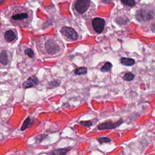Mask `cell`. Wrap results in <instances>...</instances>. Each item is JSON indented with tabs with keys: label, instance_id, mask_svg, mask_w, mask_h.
Returning a JSON list of instances; mask_svg holds the SVG:
<instances>
[{
	"label": "cell",
	"instance_id": "obj_1",
	"mask_svg": "<svg viewBox=\"0 0 155 155\" xmlns=\"http://www.w3.org/2000/svg\"><path fill=\"white\" fill-rule=\"evenodd\" d=\"M38 54L44 58H52L60 56L64 50L63 42L58 38L42 36L35 41Z\"/></svg>",
	"mask_w": 155,
	"mask_h": 155
},
{
	"label": "cell",
	"instance_id": "obj_2",
	"mask_svg": "<svg viewBox=\"0 0 155 155\" xmlns=\"http://www.w3.org/2000/svg\"><path fill=\"white\" fill-rule=\"evenodd\" d=\"M6 15L12 24L21 28H28L33 18L32 11L21 6L11 7L8 9Z\"/></svg>",
	"mask_w": 155,
	"mask_h": 155
},
{
	"label": "cell",
	"instance_id": "obj_3",
	"mask_svg": "<svg viewBox=\"0 0 155 155\" xmlns=\"http://www.w3.org/2000/svg\"><path fill=\"white\" fill-rule=\"evenodd\" d=\"M90 5V0H76L74 5L75 13L76 16L83 15L88 10Z\"/></svg>",
	"mask_w": 155,
	"mask_h": 155
},
{
	"label": "cell",
	"instance_id": "obj_4",
	"mask_svg": "<svg viewBox=\"0 0 155 155\" xmlns=\"http://www.w3.org/2000/svg\"><path fill=\"white\" fill-rule=\"evenodd\" d=\"M63 37L67 41H75L79 39L78 32L72 28L64 26L60 31Z\"/></svg>",
	"mask_w": 155,
	"mask_h": 155
},
{
	"label": "cell",
	"instance_id": "obj_5",
	"mask_svg": "<svg viewBox=\"0 0 155 155\" xmlns=\"http://www.w3.org/2000/svg\"><path fill=\"white\" fill-rule=\"evenodd\" d=\"M154 13L153 11L147 7L139 9L136 14V18L139 22L150 21L154 18Z\"/></svg>",
	"mask_w": 155,
	"mask_h": 155
},
{
	"label": "cell",
	"instance_id": "obj_6",
	"mask_svg": "<svg viewBox=\"0 0 155 155\" xmlns=\"http://www.w3.org/2000/svg\"><path fill=\"white\" fill-rule=\"evenodd\" d=\"M91 24L93 31L97 34H101L104 29L106 21L101 18H95L91 21Z\"/></svg>",
	"mask_w": 155,
	"mask_h": 155
},
{
	"label": "cell",
	"instance_id": "obj_7",
	"mask_svg": "<svg viewBox=\"0 0 155 155\" xmlns=\"http://www.w3.org/2000/svg\"><path fill=\"white\" fill-rule=\"evenodd\" d=\"M17 52L18 55L25 58H29L32 60L35 58V57L34 50L32 48L25 45H22L19 47Z\"/></svg>",
	"mask_w": 155,
	"mask_h": 155
},
{
	"label": "cell",
	"instance_id": "obj_8",
	"mask_svg": "<svg viewBox=\"0 0 155 155\" xmlns=\"http://www.w3.org/2000/svg\"><path fill=\"white\" fill-rule=\"evenodd\" d=\"M3 39L7 43L13 44L18 39L17 32L14 29H8L3 34Z\"/></svg>",
	"mask_w": 155,
	"mask_h": 155
},
{
	"label": "cell",
	"instance_id": "obj_9",
	"mask_svg": "<svg viewBox=\"0 0 155 155\" xmlns=\"http://www.w3.org/2000/svg\"><path fill=\"white\" fill-rule=\"evenodd\" d=\"M122 123H123V120L122 119H120L119 121L115 122H113L111 121H109L99 124L98 125V128L99 130H106V129H115L116 127H119Z\"/></svg>",
	"mask_w": 155,
	"mask_h": 155
},
{
	"label": "cell",
	"instance_id": "obj_10",
	"mask_svg": "<svg viewBox=\"0 0 155 155\" xmlns=\"http://www.w3.org/2000/svg\"><path fill=\"white\" fill-rule=\"evenodd\" d=\"M39 83V81L38 79L37 76L36 75H32L26 81H25L22 83V86L24 89H29V88L36 87L38 85Z\"/></svg>",
	"mask_w": 155,
	"mask_h": 155
},
{
	"label": "cell",
	"instance_id": "obj_11",
	"mask_svg": "<svg viewBox=\"0 0 155 155\" xmlns=\"http://www.w3.org/2000/svg\"><path fill=\"white\" fill-rule=\"evenodd\" d=\"M10 63L9 52L7 50H2L0 51V67H7Z\"/></svg>",
	"mask_w": 155,
	"mask_h": 155
},
{
	"label": "cell",
	"instance_id": "obj_12",
	"mask_svg": "<svg viewBox=\"0 0 155 155\" xmlns=\"http://www.w3.org/2000/svg\"><path fill=\"white\" fill-rule=\"evenodd\" d=\"M72 149V147H69L67 148H58V149H55L50 152L48 153V154H58V155H62V154H66L68 153Z\"/></svg>",
	"mask_w": 155,
	"mask_h": 155
},
{
	"label": "cell",
	"instance_id": "obj_13",
	"mask_svg": "<svg viewBox=\"0 0 155 155\" xmlns=\"http://www.w3.org/2000/svg\"><path fill=\"white\" fill-rule=\"evenodd\" d=\"M121 63L125 66H132L135 64V60L130 58L122 57L120 59Z\"/></svg>",
	"mask_w": 155,
	"mask_h": 155
},
{
	"label": "cell",
	"instance_id": "obj_14",
	"mask_svg": "<svg viewBox=\"0 0 155 155\" xmlns=\"http://www.w3.org/2000/svg\"><path fill=\"white\" fill-rule=\"evenodd\" d=\"M113 67V65L110 62H106L105 63V64L103 66L101 69V72H102V73H106V72H109L110 71V70L112 69Z\"/></svg>",
	"mask_w": 155,
	"mask_h": 155
},
{
	"label": "cell",
	"instance_id": "obj_15",
	"mask_svg": "<svg viewBox=\"0 0 155 155\" xmlns=\"http://www.w3.org/2000/svg\"><path fill=\"white\" fill-rule=\"evenodd\" d=\"M74 72H75V74L77 75H85L87 73V69L85 67H81L76 69Z\"/></svg>",
	"mask_w": 155,
	"mask_h": 155
},
{
	"label": "cell",
	"instance_id": "obj_16",
	"mask_svg": "<svg viewBox=\"0 0 155 155\" xmlns=\"http://www.w3.org/2000/svg\"><path fill=\"white\" fill-rule=\"evenodd\" d=\"M135 78V75L132 73H127L122 77V79L125 81H131Z\"/></svg>",
	"mask_w": 155,
	"mask_h": 155
},
{
	"label": "cell",
	"instance_id": "obj_17",
	"mask_svg": "<svg viewBox=\"0 0 155 155\" xmlns=\"http://www.w3.org/2000/svg\"><path fill=\"white\" fill-rule=\"evenodd\" d=\"M31 118H28L26 119L25 120V121L23 122V124H22V127L21 128V130L22 131H24L25 129H27L29 127V125L31 124Z\"/></svg>",
	"mask_w": 155,
	"mask_h": 155
},
{
	"label": "cell",
	"instance_id": "obj_18",
	"mask_svg": "<svg viewBox=\"0 0 155 155\" xmlns=\"http://www.w3.org/2000/svg\"><path fill=\"white\" fill-rule=\"evenodd\" d=\"M121 2L124 5L129 7H133L136 4V1L135 0H121Z\"/></svg>",
	"mask_w": 155,
	"mask_h": 155
},
{
	"label": "cell",
	"instance_id": "obj_19",
	"mask_svg": "<svg viewBox=\"0 0 155 155\" xmlns=\"http://www.w3.org/2000/svg\"><path fill=\"white\" fill-rule=\"evenodd\" d=\"M60 84H61V81H60L55 80V81H51L50 83H49L48 85V87L50 89H53V88H55L56 87L59 86L60 85Z\"/></svg>",
	"mask_w": 155,
	"mask_h": 155
},
{
	"label": "cell",
	"instance_id": "obj_20",
	"mask_svg": "<svg viewBox=\"0 0 155 155\" xmlns=\"http://www.w3.org/2000/svg\"><path fill=\"white\" fill-rule=\"evenodd\" d=\"M97 140L100 143H105V142H110L112 139L108 137H100L98 138Z\"/></svg>",
	"mask_w": 155,
	"mask_h": 155
},
{
	"label": "cell",
	"instance_id": "obj_21",
	"mask_svg": "<svg viewBox=\"0 0 155 155\" xmlns=\"http://www.w3.org/2000/svg\"><path fill=\"white\" fill-rule=\"evenodd\" d=\"M117 22L119 24L124 25V24H125L126 23H127L128 22H129V20L127 17L124 18V19L123 17H121V18H119L117 19Z\"/></svg>",
	"mask_w": 155,
	"mask_h": 155
},
{
	"label": "cell",
	"instance_id": "obj_22",
	"mask_svg": "<svg viewBox=\"0 0 155 155\" xmlns=\"http://www.w3.org/2000/svg\"><path fill=\"white\" fill-rule=\"evenodd\" d=\"M80 124L83 126L87 127H91L93 123L91 121H81L80 122Z\"/></svg>",
	"mask_w": 155,
	"mask_h": 155
},
{
	"label": "cell",
	"instance_id": "obj_23",
	"mask_svg": "<svg viewBox=\"0 0 155 155\" xmlns=\"http://www.w3.org/2000/svg\"><path fill=\"white\" fill-rule=\"evenodd\" d=\"M151 31L153 32H155V22H154L151 25V27H150Z\"/></svg>",
	"mask_w": 155,
	"mask_h": 155
},
{
	"label": "cell",
	"instance_id": "obj_24",
	"mask_svg": "<svg viewBox=\"0 0 155 155\" xmlns=\"http://www.w3.org/2000/svg\"><path fill=\"white\" fill-rule=\"evenodd\" d=\"M101 1L105 3H110L112 1V0H101Z\"/></svg>",
	"mask_w": 155,
	"mask_h": 155
},
{
	"label": "cell",
	"instance_id": "obj_25",
	"mask_svg": "<svg viewBox=\"0 0 155 155\" xmlns=\"http://www.w3.org/2000/svg\"><path fill=\"white\" fill-rule=\"evenodd\" d=\"M4 1V0H0V4L2 3H3Z\"/></svg>",
	"mask_w": 155,
	"mask_h": 155
}]
</instances>
